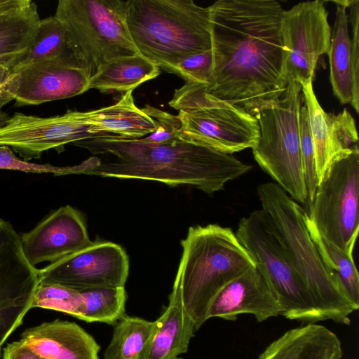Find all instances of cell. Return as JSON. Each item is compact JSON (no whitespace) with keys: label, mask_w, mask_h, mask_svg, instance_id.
<instances>
[{"label":"cell","mask_w":359,"mask_h":359,"mask_svg":"<svg viewBox=\"0 0 359 359\" xmlns=\"http://www.w3.org/2000/svg\"><path fill=\"white\" fill-rule=\"evenodd\" d=\"M213 70L210 97L255 116L282 96V18L274 0H219L210 6Z\"/></svg>","instance_id":"obj_1"},{"label":"cell","mask_w":359,"mask_h":359,"mask_svg":"<svg viewBox=\"0 0 359 359\" xmlns=\"http://www.w3.org/2000/svg\"><path fill=\"white\" fill-rule=\"evenodd\" d=\"M94 154H110L116 160L91 157L66 166L65 175H88L156 181L169 186L189 185L211 194L247 173L250 165L233 156L184 137L164 144L144 142L104 134L73 143Z\"/></svg>","instance_id":"obj_2"},{"label":"cell","mask_w":359,"mask_h":359,"mask_svg":"<svg viewBox=\"0 0 359 359\" xmlns=\"http://www.w3.org/2000/svg\"><path fill=\"white\" fill-rule=\"evenodd\" d=\"M181 245L172 289L179 292L197 331L208 320L218 292L255 265L232 229L216 224L191 226Z\"/></svg>","instance_id":"obj_3"},{"label":"cell","mask_w":359,"mask_h":359,"mask_svg":"<svg viewBox=\"0 0 359 359\" xmlns=\"http://www.w3.org/2000/svg\"><path fill=\"white\" fill-rule=\"evenodd\" d=\"M126 23L138 53L168 72L186 56L212 49L210 6L192 0H128Z\"/></svg>","instance_id":"obj_4"},{"label":"cell","mask_w":359,"mask_h":359,"mask_svg":"<svg viewBox=\"0 0 359 359\" xmlns=\"http://www.w3.org/2000/svg\"><path fill=\"white\" fill-rule=\"evenodd\" d=\"M257 194L262 209L271 219L324 320L348 325L349 316L359 307L349 299L322 258L307 227L306 211L275 182L261 184Z\"/></svg>","instance_id":"obj_5"},{"label":"cell","mask_w":359,"mask_h":359,"mask_svg":"<svg viewBox=\"0 0 359 359\" xmlns=\"http://www.w3.org/2000/svg\"><path fill=\"white\" fill-rule=\"evenodd\" d=\"M128 1L60 0L54 16L90 79L108 62L138 53L127 23Z\"/></svg>","instance_id":"obj_6"},{"label":"cell","mask_w":359,"mask_h":359,"mask_svg":"<svg viewBox=\"0 0 359 359\" xmlns=\"http://www.w3.org/2000/svg\"><path fill=\"white\" fill-rule=\"evenodd\" d=\"M236 236L267 281L280 306V315L307 323L324 320L264 210L243 217Z\"/></svg>","instance_id":"obj_7"},{"label":"cell","mask_w":359,"mask_h":359,"mask_svg":"<svg viewBox=\"0 0 359 359\" xmlns=\"http://www.w3.org/2000/svg\"><path fill=\"white\" fill-rule=\"evenodd\" d=\"M302 85L292 81L282 96L255 117L260 137L253 147L260 166L294 201H308L300 148L299 112L303 99Z\"/></svg>","instance_id":"obj_8"},{"label":"cell","mask_w":359,"mask_h":359,"mask_svg":"<svg viewBox=\"0 0 359 359\" xmlns=\"http://www.w3.org/2000/svg\"><path fill=\"white\" fill-rule=\"evenodd\" d=\"M178 110L182 135L227 154L252 149L260 131L257 119L243 108L208 95L204 85L187 83L169 102Z\"/></svg>","instance_id":"obj_9"},{"label":"cell","mask_w":359,"mask_h":359,"mask_svg":"<svg viewBox=\"0 0 359 359\" xmlns=\"http://www.w3.org/2000/svg\"><path fill=\"white\" fill-rule=\"evenodd\" d=\"M359 149L337 160L319 182L306 224L328 242L353 252L359 232Z\"/></svg>","instance_id":"obj_10"},{"label":"cell","mask_w":359,"mask_h":359,"mask_svg":"<svg viewBox=\"0 0 359 359\" xmlns=\"http://www.w3.org/2000/svg\"><path fill=\"white\" fill-rule=\"evenodd\" d=\"M325 2H301L284 11L281 29L287 84L313 81L319 57L328 52L332 32Z\"/></svg>","instance_id":"obj_11"},{"label":"cell","mask_w":359,"mask_h":359,"mask_svg":"<svg viewBox=\"0 0 359 359\" xmlns=\"http://www.w3.org/2000/svg\"><path fill=\"white\" fill-rule=\"evenodd\" d=\"M128 272V257L120 245L96 241L39 269V284H59L79 292L124 287Z\"/></svg>","instance_id":"obj_12"},{"label":"cell","mask_w":359,"mask_h":359,"mask_svg":"<svg viewBox=\"0 0 359 359\" xmlns=\"http://www.w3.org/2000/svg\"><path fill=\"white\" fill-rule=\"evenodd\" d=\"M88 111L68 110L62 115L39 117L16 112L0 128V146H6L25 161L40 158L44 151L58 152L65 145L95 136Z\"/></svg>","instance_id":"obj_13"},{"label":"cell","mask_w":359,"mask_h":359,"mask_svg":"<svg viewBox=\"0 0 359 359\" xmlns=\"http://www.w3.org/2000/svg\"><path fill=\"white\" fill-rule=\"evenodd\" d=\"M38 271L25 257L20 236L10 222L0 219V344L32 309Z\"/></svg>","instance_id":"obj_14"},{"label":"cell","mask_w":359,"mask_h":359,"mask_svg":"<svg viewBox=\"0 0 359 359\" xmlns=\"http://www.w3.org/2000/svg\"><path fill=\"white\" fill-rule=\"evenodd\" d=\"M18 75L15 105H36L88 90L90 76L71 52L11 68Z\"/></svg>","instance_id":"obj_15"},{"label":"cell","mask_w":359,"mask_h":359,"mask_svg":"<svg viewBox=\"0 0 359 359\" xmlns=\"http://www.w3.org/2000/svg\"><path fill=\"white\" fill-rule=\"evenodd\" d=\"M25 257L35 266L55 262L92 243L81 214L69 205L62 206L20 236Z\"/></svg>","instance_id":"obj_16"},{"label":"cell","mask_w":359,"mask_h":359,"mask_svg":"<svg viewBox=\"0 0 359 359\" xmlns=\"http://www.w3.org/2000/svg\"><path fill=\"white\" fill-rule=\"evenodd\" d=\"M314 147L318 184L337 160L350 154L358 144L355 122L345 108L337 114L323 110L315 95L313 81L302 85Z\"/></svg>","instance_id":"obj_17"},{"label":"cell","mask_w":359,"mask_h":359,"mask_svg":"<svg viewBox=\"0 0 359 359\" xmlns=\"http://www.w3.org/2000/svg\"><path fill=\"white\" fill-rule=\"evenodd\" d=\"M281 309L267 281L252 266L226 285L212 300L208 319L235 320L242 313L255 316L258 322L280 315Z\"/></svg>","instance_id":"obj_18"},{"label":"cell","mask_w":359,"mask_h":359,"mask_svg":"<svg viewBox=\"0 0 359 359\" xmlns=\"http://www.w3.org/2000/svg\"><path fill=\"white\" fill-rule=\"evenodd\" d=\"M20 339L44 359H100V346L74 322L56 319L25 329Z\"/></svg>","instance_id":"obj_19"},{"label":"cell","mask_w":359,"mask_h":359,"mask_svg":"<svg viewBox=\"0 0 359 359\" xmlns=\"http://www.w3.org/2000/svg\"><path fill=\"white\" fill-rule=\"evenodd\" d=\"M341 356L337 336L323 325L309 323L286 332L258 359H341Z\"/></svg>","instance_id":"obj_20"},{"label":"cell","mask_w":359,"mask_h":359,"mask_svg":"<svg viewBox=\"0 0 359 359\" xmlns=\"http://www.w3.org/2000/svg\"><path fill=\"white\" fill-rule=\"evenodd\" d=\"M352 0L332 1L337 5L336 17L327 52L330 79L334 95L341 104L350 103L357 113L359 101L354 94L351 39L348 34L346 12Z\"/></svg>","instance_id":"obj_21"},{"label":"cell","mask_w":359,"mask_h":359,"mask_svg":"<svg viewBox=\"0 0 359 359\" xmlns=\"http://www.w3.org/2000/svg\"><path fill=\"white\" fill-rule=\"evenodd\" d=\"M88 123L95 136L108 134L136 139L157 128L156 121L135 105L133 90L125 93L112 105L88 111Z\"/></svg>","instance_id":"obj_22"},{"label":"cell","mask_w":359,"mask_h":359,"mask_svg":"<svg viewBox=\"0 0 359 359\" xmlns=\"http://www.w3.org/2000/svg\"><path fill=\"white\" fill-rule=\"evenodd\" d=\"M156 323V330L145 359H175L188 351L196 329L177 290L172 289L168 306Z\"/></svg>","instance_id":"obj_23"},{"label":"cell","mask_w":359,"mask_h":359,"mask_svg":"<svg viewBox=\"0 0 359 359\" xmlns=\"http://www.w3.org/2000/svg\"><path fill=\"white\" fill-rule=\"evenodd\" d=\"M41 18L35 2L0 13V60L12 68L29 51Z\"/></svg>","instance_id":"obj_24"},{"label":"cell","mask_w":359,"mask_h":359,"mask_svg":"<svg viewBox=\"0 0 359 359\" xmlns=\"http://www.w3.org/2000/svg\"><path fill=\"white\" fill-rule=\"evenodd\" d=\"M160 74V68L149 60L137 54L114 59L103 65L88 83V90L95 88L102 93L133 90L145 81Z\"/></svg>","instance_id":"obj_25"},{"label":"cell","mask_w":359,"mask_h":359,"mask_svg":"<svg viewBox=\"0 0 359 359\" xmlns=\"http://www.w3.org/2000/svg\"><path fill=\"white\" fill-rule=\"evenodd\" d=\"M104 359H145L157 323L124 316L116 324Z\"/></svg>","instance_id":"obj_26"},{"label":"cell","mask_w":359,"mask_h":359,"mask_svg":"<svg viewBox=\"0 0 359 359\" xmlns=\"http://www.w3.org/2000/svg\"><path fill=\"white\" fill-rule=\"evenodd\" d=\"M80 293V320L115 325L125 316L127 297L124 287L92 288Z\"/></svg>","instance_id":"obj_27"},{"label":"cell","mask_w":359,"mask_h":359,"mask_svg":"<svg viewBox=\"0 0 359 359\" xmlns=\"http://www.w3.org/2000/svg\"><path fill=\"white\" fill-rule=\"evenodd\" d=\"M307 227L324 262L336 275L349 299L359 307V274L353 252L342 250L321 237L311 226L307 224Z\"/></svg>","instance_id":"obj_28"},{"label":"cell","mask_w":359,"mask_h":359,"mask_svg":"<svg viewBox=\"0 0 359 359\" xmlns=\"http://www.w3.org/2000/svg\"><path fill=\"white\" fill-rule=\"evenodd\" d=\"M71 52L65 31L54 16L41 19L37 32L28 53L13 67L51 59Z\"/></svg>","instance_id":"obj_29"},{"label":"cell","mask_w":359,"mask_h":359,"mask_svg":"<svg viewBox=\"0 0 359 359\" xmlns=\"http://www.w3.org/2000/svg\"><path fill=\"white\" fill-rule=\"evenodd\" d=\"M82 307L80 292L59 284H39L31 308L60 311L79 319Z\"/></svg>","instance_id":"obj_30"},{"label":"cell","mask_w":359,"mask_h":359,"mask_svg":"<svg viewBox=\"0 0 359 359\" xmlns=\"http://www.w3.org/2000/svg\"><path fill=\"white\" fill-rule=\"evenodd\" d=\"M299 130L304 176L308 201L311 203L318 185V179L316 167L314 147L305 105L301 106L299 109Z\"/></svg>","instance_id":"obj_31"},{"label":"cell","mask_w":359,"mask_h":359,"mask_svg":"<svg viewBox=\"0 0 359 359\" xmlns=\"http://www.w3.org/2000/svg\"><path fill=\"white\" fill-rule=\"evenodd\" d=\"M213 70L212 49L192 53L184 57L171 70L182 77L187 83L208 86Z\"/></svg>","instance_id":"obj_32"},{"label":"cell","mask_w":359,"mask_h":359,"mask_svg":"<svg viewBox=\"0 0 359 359\" xmlns=\"http://www.w3.org/2000/svg\"><path fill=\"white\" fill-rule=\"evenodd\" d=\"M142 110L153 118L157 126L156 130L141 140L146 143L160 144L177 140L182 137L180 123L177 116L146 105Z\"/></svg>","instance_id":"obj_33"},{"label":"cell","mask_w":359,"mask_h":359,"mask_svg":"<svg viewBox=\"0 0 359 359\" xmlns=\"http://www.w3.org/2000/svg\"><path fill=\"white\" fill-rule=\"evenodd\" d=\"M0 169L32 173H51L55 176H62L65 172V166L38 164L20 160L6 146H0Z\"/></svg>","instance_id":"obj_34"},{"label":"cell","mask_w":359,"mask_h":359,"mask_svg":"<svg viewBox=\"0 0 359 359\" xmlns=\"http://www.w3.org/2000/svg\"><path fill=\"white\" fill-rule=\"evenodd\" d=\"M348 14V22L351 25V59L354 94L359 101V1L352 0Z\"/></svg>","instance_id":"obj_35"},{"label":"cell","mask_w":359,"mask_h":359,"mask_svg":"<svg viewBox=\"0 0 359 359\" xmlns=\"http://www.w3.org/2000/svg\"><path fill=\"white\" fill-rule=\"evenodd\" d=\"M18 75L9 67L0 65V109L15 100Z\"/></svg>","instance_id":"obj_36"},{"label":"cell","mask_w":359,"mask_h":359,"mask_svg":"<svg viewBox=\"0 0 359 359\" xmlns=\"http://www.w3.org/2000/svg\"><path fill=\"white\" fill-rule=\"evenodd\" d=\"M2 359H44L30 348L21 339L8 344L3 350Z\"/></svg>","instance_id":"obj_37"},{"label":"cell","mask_w":359,"mask_h":359,"mask_svg":"<svg viewBox=\"0 0 359 359\" xmlns=\"http://www.w3.org/2000/svg\"><path fill=\"white\" fill-rule=\"evenodd\" d=\"M27 1L28 0H0V13L20 7L25 4Z\"/></svg>","instance_id":"obj_38"},{"label":"cell","mask_w":359,"mask_h":359,"mask_svg":"<svg viewBox=\"0 0 359 359\" xmlns=\"http://www.w3.org/2000/svg\"><path fill=\"white\" fill-rule=\"evenodd\" d=\"M8 118V116L1 109H0V128L6 124V122Z\"/></svg>","instance_id":"obj_39"},{"label":"cell","mask_w":359,"mask_h":359,"mask_svg":"<svg viewBox=\"0 0 359 359\" xmlns=\"http://www.w3.org/2000/svg\"><path fill=\"white\" fill-rule=\"evenodd\" d=\"M0 65H5V66H7V67H9L7 63H6L4 61H1L0 60Z\"/></svg>","instance_id":"obj_40"},{"label":"cell","mask_w":359,"mask_h":359,"mask_svg":"<svg viewBox=\"0 0 359 359\" xmlns=\"http://www.w3.org/2000/svg\"><path fill=\"white\" fill-rule=\"evenodd\" d=\"M2 345H3V344H0V358H1V354H2V353H1V350H2Z\"/></svg>","instance_id":"obj_41"},{"label":"cell","mask_w":359,"mask_h":359,"mask_svg":"<svg viewBox=\"0 0 359 359\" xmlns=\"http://www.w3.org/2000/svg\"><path fill=\"white\" fill-rule=\"evenodd\" d=\"M175 359H182V358H175Z\"/></svg>","instance_id":"obj_42"}]
</instances>
